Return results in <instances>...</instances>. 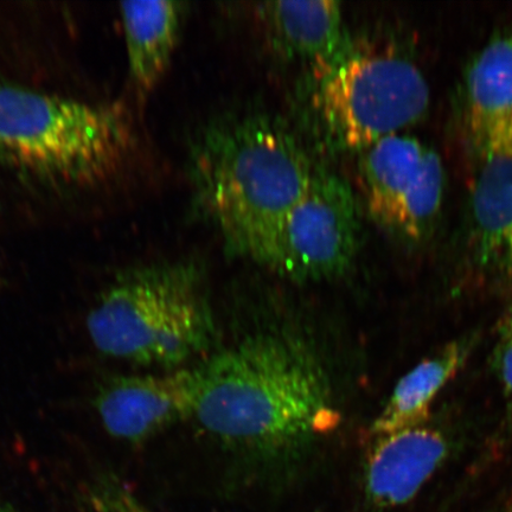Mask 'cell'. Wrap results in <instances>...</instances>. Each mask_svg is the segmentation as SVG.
Wrapping results in <instances>:
<instances>
[{"label":"cell","instance_id":"1","mask_svg":"<svg viewBox=\"0 0 512 512\" xmlns=\"http://www.w3.org/2000/svg\"><path fill=\"white\" fill-rule=\"evenodd\" d=\"M138 146L124 104L0 76V219H68L105 209Z\"/></svg>","mask_w":512,"mask_h":512},{"label":"cell","instance_id":"2","mask_svg":"<svg viewBox=\"0 0 512 512\" xmlns=\"http://www.w3.org/2000/svg\"><path fill=\"white\" fill-rule=\"evenodd\" d=\"M198 370L194 419L233 450L262 459L291 456L339 420L322 360L284 332L247 337Z\"/></svg>","mask_w":512,"mask_h":512},{"label":"cell","instance_id":"3","mask_svg":"<svg viewBox=\"0 0 512 512\" xmlns=\"http://www.w3.org/2000/svg\"><path fill=\"white\" fill-rule=\"evenodd\" d=\"M315 171L303 143L260 114L209 125L190 155L198 206L229 249L247 258L303 196Z\"/></svg>","mask_w":512,"mask_h":512},{"label":"cell","instance_id":"4","mask_svg":"<svg viewBox=\"0 0 512 512\" xmlns=\"http://www.w3.org/2000/svg\"><path fill=\"white\" fill-rule=\"evenodd\" d=\"M86 324L100 354L166 369L201 355L215 336L202 274L190 261L121 272L96 298Z\"/></svg>","mask_w":512,"mask_h":512},{"label":"cell","instance_id":"5","mask_svg":"<svg viewBox=\"0 0 512 512\" xmlns=\"http://www.w3.org/2000/svg\"><path fill=\"white\" fill-rule=\"evenodd\" d=\"M310 117L320 140L336 152H362L403 133L424 117L430 86L403 51L349 41L311 68Z\"/></svg>","mask_w":512,"mask_h":512},{"label":"cell","instance_id":"6","mask_svg":"<svg viewBox=\"0 0 512 512\" xmlns=\"http://www.w3.org/2000/svg\"><path fill=\"white\" fill-rule=\"evenodd\" d=\"M361 238V203L349 183L316 168L296 204L248 259L298 283L342 277L354 265Z\"/></svg>","mask_w":512,"mask_h":512},{"label":"cell","instance_id":"7","mask_svg":"<svg viewBox=\"0 0 512 512\" xmlns=\"http://www.w3.org/2000/svg\"><path fill=\"white\" fill-rule=\"evenodd\" d=\"M358 178L363 206L384 232L406 245L430 238L446 181L430 145L405 133L384 138L361 152Z\"/></svg>","mask_w":512,"mask_h":512},{"label":"cell","instance_id":"8","mask_svg":"<svg viewBox=\"0 0 512 512\" xmlns=\"http://www.w3.org/2000/svg\"><path fill=\"white\" fill-rule=\"evenodd\" d=\"M200 370L181 368L163 375L104 377L93 406L112 438L140 444L184 419L194 418Z\"/></svg>","mask_w":512,"mask_h":512},{"label":"cell","instance_id":"9","mask_svg":"<svg viewBox=\"0 0 512 512\" xmlns=\"http://www.w3.org/2000/svg\"><path fill=\"white\" fill-rule=\"evenodd\" d=\"M451 451L448 434L430 421L375 437L364 465L368 501L379 509L411 502Z\"/></svg>","mask_w":512,"mask_h":512},{"label":"cell","instance_id":"10","mask_svg":"<svg viewBox=\"0 0 512 512\" xmlns=\"http://www.w3.org/2000/svg\"><path fill=\"white\" fill-rule=\"evenodd\" d=\"M464 118L480 157L512 158V32L492 37L467 66Z\"/></svg>","mask_w":512,"mask_h":512},{"label":"cell","instance_id":"11","mask_svg":"<svg viewBox=\"0 0 512 512\" xmlns=\"http://www.w3.org/2000/svg\"><path fill=\"white\" fill-rule=\"evenodd\" d=\"M258 15L275 48L311 67L334 57L350 41L342 4L336 0H278L261 3Z\"/></svg>","mask_w":512,"mask_h":512},{"label":"cell","instance_id":"12","mask_svg":"<svg viewBox=\"0 0 512 512\" xmlns=\"http://www.w3.org/2000/svg\"><path fill=\"white\" fill-rule=\"evenodd\" d=\"M128 72L134 88L147 95L169 68L177 47L184 4L175 0L120 3Z\"/></svg>","mask_w":512,"mask_h":512},{"label":"cell","instance_id":"13","mask_svg":"<svg viewBox=\"0 0 512 512\" xmlns=\"http://www.w3.org/2000/svg\"><path fill=\"white\" fill-rule=\"evenodd\" d=\"M475 343V336L459 338L409 370L377 415L371 434L379 437L430 421L435 399L464 368Z\"/></svg>","mask_w":512,"mask_h":512},{"label":"cell","instance_id":"14","mask_svg":"<svg viewBox=\"0 0 512 512\" xmlns=\"http://www.w3.org/2000/svg\"><path fill=\"white\" fill-rule=\"evenodd\" d=\"M471 209L480 256L512 277V158L484 160Z\"/></svg>","mask_w":512,"mask_h":512},{"label":"cell","instance_id":"15","mask_svg":"<svg viewBox=\"0 0 512 512\" xmlns=\"http://www.w3.org/2000/svg\"><path fill=\"white\" fill-rule=\"evenodd\" d=\"M91 494L94 512H152L114 477L100 479Z\"/></svg>","mask_w":512,"mask_h":512},{"label":"cell","instance_id":"16","mask_svg":"<svg viewBox=\"0 0 512 512\" xmlns=\"http://www.w3.org/2000/svg\"><path fill=\"white\" fill-rule=\"evenodd\" d=\"M494 361L498 379L512 405V313L499 331Z\"/></svg>","mask_w":512,"mask_h":512},{"label":"cell","instance_id":"17","mask_svg":"<svg viewBox=\"0 0 512 512\" xmlns=\"http://www.w3.org/2000/svg\"><path fill=\"white\" fill-rule=\"evenodd\" d=\"M499 512H512V510H507V511H499Z\"/></svg>","mask_w":512,"mask_h":512}]
</instances>
